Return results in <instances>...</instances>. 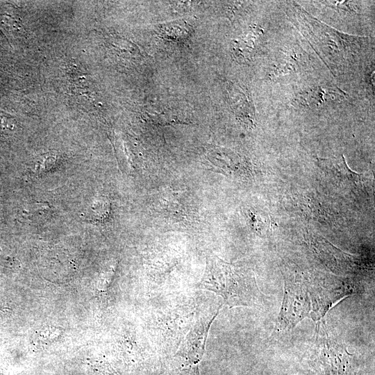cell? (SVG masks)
Returning a JSON list of instances; mask_svg holds the SVG:
<instances>
[{"label": "cell", "instance_id": "7", "mask_svg": "<svg viewBox=\"0 0 375 375\" xmlns=\"http://www.w3.org/2000/svg\"><path fill=\"white\" fill-rule=\"evenodd\" d=\"M261 33V29L255 28L247 36L233 46L234 55L242 60H248L250 58L251 50L254 48L255 42Z\"/></svg>", "mask_w": 375, "mask_h": 375}, {"label": "cell", "instance_id": "5", "mask_svg": "<svg viewBox=\"0 0 375 375\" xmlns=\"http://www.w3.org/2000/svg\"><path fill=\"white\" fill-rule=\"evenodd\" d=\"M231 107L238 118L248 126L255 125L256 112L253 101L248 90L234 85L230 92Z\"/></svg>", "mask_w": 375, "mask_h": 375}, {"label": "cell", "instance_id": "4", "mask_svg": "<svg viewBox=\"0 0 375 375\" xmlns=\"http://www.w3.org/2000/svg\"><path fill=\"white\" fill-rule=\"evenodd\" d=\"M319 164L326 174L340 185L352 188L361 183V174L350 169L343 156L338 158H320Z\"/></svg>", "mask_w": 375, "mask_h": 375}, {"label": "cell", "instance_id": "1", "mask_svg": "<svg viewBox=\"0 0 375 375\" xmlns=\"http://www.w3.org/2000/svg\"><path fill=\"white\" fill-rule=\"evenodd\" d=\"M199 288L219 295L229 308L260 306L265 298L253 274L216 256L208 259Z\"/></svg>", "mask_w": 375, "mask_h": 375}, {"label": "cell", "instance_id": "6", "mask_svg": "<svg viewBox=\"0 0 375 375\" xmlns=\"http://www.w3.org/2000/svg\"><path fill=\"white\" fill-rule=\"evenodd\" d=\"M342 97L344 93L338 88L316 86L299 92L294 98V103L301 106H319Z\"/></svg>", "mask_w": 375, "mask_h": 375}, {"label": "cell", "instance_id": "8", "mask_svg": "<svg viewBox=\"0 0 375 375\" xmlns=\"http://www.w3.org/2000/svg\"><path fill=\"white\" fill-rule=\"evenodd\" d=\"M285 57L281 60L278 65H277L274 69L273 72L271 74V76L278 77L281 74L288 73L291 71H294L297 62L301 58V55L298 53L294 49H292L287 52Z\"/></svg>", "mask_w": 375, "mask_h": 375}, {"label": "cell", "instance_id": "2", "mask_svg": "<svg viewBox=\"0 0 375 375\" xmlns=\"http://www.w3.org/2000/svg\"><path fill=\"white\" fill-rule=\"evenodd\" d=\"M310 312L311 303L305 281L285 278L283 300L276 329L279 332L288 331L303 319L310 317Z\"/></svg>", "mask_w": 375, "mask_h": 375}, {"label": "cell", "instance_id": "3", "mask_svg": "<svg viewBox=\"0 0 375 375\" xmlns=\"http://www.w3.org/2000/svg\"><path fill=\"white\" fill-rule=\"evenodd\" d=\"M311 303L310 317L317 324L336 303L353 292L344 281L331 278H314L305 281Z\"/></svg>", "mask_w": 375, "mask_h": 375}]
</instances>
